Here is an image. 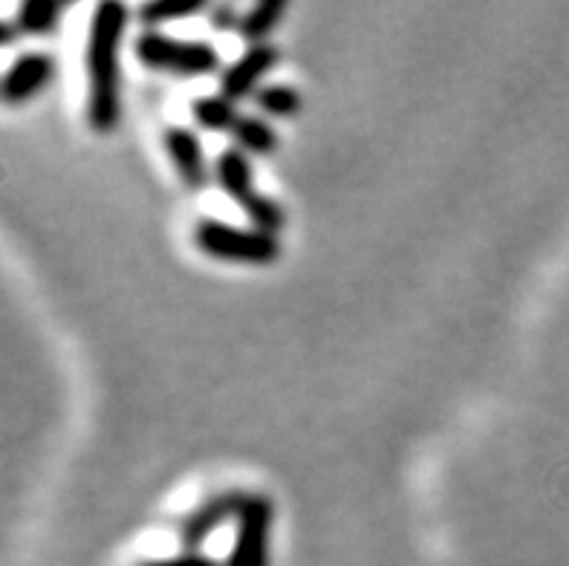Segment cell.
I'll return each mask as SVG.
<instances>
[{"label": "cell", "instance_id": "1", "mask_svg": "<svg viewBox=\"0 0 569 566\" xmlns=\"http://www.w3.org/2000/svg\"><path fill=\"white\" fill-rule=\"evenodd\" d=\"M130 12L124 3H104L96 9L90 27V50H87V70H90V122L96 130L108 133L122 119V99H119V52L128 29Z\"/></svg>", "mask_w": 569, "mask_h": 566}, {"label": "cell", "instance_id": "2", "mask_svg": "<svg viewBox=\"0 0 569 566\" xmlns=\"http://www.w3.org/2000/svg\"><path fill=\"white\" fill-rule=\"evenodd\" d=\"M194 246L211 260L234 266H272L281 260V237L258 231L252 226L206 217L194 226Z\"/></svg>", "mask_w": 569, "mask_h": 566}, {"label": "cell", "instance_id": "3", "mask_svg": "<svg viewBox=\"0 0 569 566\" xmlns=\"http://www.w3.org/2000/svg\"><path fill=\"white\" fill-rule=\"evenodd\" d=\"M137 58L151 72H168L180 79H209L214 72L226 70L211 41L173 38L162 29H144L137 38Z\"/></svg>", "mask_w": 569, "mask_h": 566}, {"label": "cell", "instance_id": "4", "mask_svg": "<svg viewBox=\"0 0 569 566\" xmlns=\"http://www.w3.org/2000/svg\"><path fill=\"white\" fill-rule=\"evenodd\" d=\"M274 503L260 491H243L234 517V540L223 566H269L272 564Z\"/></svg>", "mask_w": 569, "mask_h": 566}, {"label": "cell", "instance_id": "5", "mask_svg": "<svg viewBox=\"0 0 569 566\" xmlns=\"http://www.w3.org/2000/svg\"><path fill=\"white\" fill-rule=\"evenodd\" d=\"M214 182L243 211L246 222H260L272 215L274 200L254 188L252 157H246L238 148H226L214 159Z\"/></svg>", "mask_w": 569, "mask_h": 566}, {"label": "cell", "instance_id": "6", "mask_svg": "<svg viewBox=\"0 0 569 566\" xmlns=\"http://www.w3.org/2000/svg\"><path fill=\"white\" fill-rule=\"evenodd\" d=\"M281 64V50L274 43H260V47H246L223 72H220V96L229 101H246L263 90V81L272 76Z\"/></svg>", "mask_w": 569, "mask_h": 566}, {"label": "cell", "instance_id": "7", "mask_svg": "<svg viewBox=\"0 0 569 566\" xmlns=\"http://www.w3.org/2000/svg\"><path fill=\"white\" fill-rule=\"evenodd\" d=\"M240 497L243 491L238 488H229V491H217V495L206 497L200 506L188 512L180 520V529H177V538H180L182 549L186 553H200L202 546L214 538V532L220 526L231 524L238 517L240 509Z\"/></svg>", "mask_w": 569, "mask_h": 566}, {"label": "cell", "instance_id": "8", "mask_svg": "<svg viewBox=\"0 0 569 566\" xmlns=\"http://www.w3.org/2000/svg\"><path fill=\"white\" fill-rule=\"evenodd\" d=\"M162 145H166L168 162L177 171L182 186L188 191H206L214 177V168L209 166L206 159V148H202L200 137H197L191 128H182V125H173V128L166 130L162 137Z\"/></svg>", "mask_w": 569, "mask_h": 566}, {"label": "cell", "instance_id": "9", "mask_svg": "<svg viewBox=\"0 0 569 566\" xmlns=\"http://www.w3.org/2000/svg\"><path fill=\"white\" fill-rule=\"evenodd\" d=\"M231 139H234V148L243 151L246 157H272L281 145L274 125L258 113L240 116V122L231 130Z\"/></svg>", "mask_w": 569, "mask_h": 566}, {"label": "cell", "instance_id": "10", "mask_svg": "<svg viewBox=\"0 0 569 566\" xmlns=\"http://www.w3.org/2000/svg\"><path fill=\"white\" fill-rule=\"evenodd\" d=\"M289 12V7L283 0H260L252 9H246L243 21H240L238 36L240 41H246V47H260V43H272V32L281 27L283 14Z\"/></svg>", "mask_w": 569, "mask_h": 566}, {"label": "cell", "instance_id": "11", "mask_svg": "<svg viewBox=\"0 0 569 566\" xmlns=\"http://www.w3.org/2000/svg\"><path fill=\"white\" fill-rule=\"evenodd\" d=\"M240 110L234 101H229L226 96H197L191 101V119H194L197 128L209 130V133H229L234 130V125L240 122Z\"/></svg>", "mask_w": 569, "mask_h": 566}, {"label": "cell", "instance_id": "12", "mask_svg": "<svg viewBox=\"0 0 569 566\" xmlns=\"http://www.w3.org/2000/svg\"><path fill=\"white\" fill-rule=\"evenodd\" d=\"M254 108L258 116L274 122V119H296L303 110V96L292 85H267L254 96Z\"/></svg>", "mask_w": 569, "mask_h": 566}, {"label": "cell", "instance_id": "13", "mask_svg": "<svg viewBox=\"0 0 569 566\" xmlns=\"http://www.w3.org/2000/svg\"><path fill=\"white\" fill-rule=\"evenodd\" d=\"M211 3L206 0H194V3H171V0H162V3H148V7L139 9V21L148 29H159L166 23L186 21V18H197V14L209 12Z\"/></svg>", "mask_w": 569, "mask_h": 566}, {"label": "cell", "instance_id": "14", "mask_svg": "<svg viewBox=\"0 0 569 566\" xmlns=\"http://www.w3.org/2000/svg\"><path fill=\"white\" fill-rule=\"evenodd\" d=\"M209 21L214 32H238L240 21H243V9H238L234 3H214L209 9Z\"/></svg>", "mask_w": 569, "mask_h": 566}, {"label": "cell", "instance_id": "15", "mask_svg": "<svg viewBox=\"0 0 569 566\" xmlns=\"http://www.w3.org/2000/svg\"><path fill=\"white\" fill-rule=\"evenodd\" d=\"M139 566H223V564L211 558V555L186 553V549H182L180 555H168V558L142 560V564H139Z\"/></svg>", "mask_w": 569, "mask_h": 566}, {"label": "cell", "instance_id": "16", "mask_svg": "<svg viewBox=\"0 0 569 566\" xmlns=\"http://www.w3.org/2000/svg\"><path fill=\"white\" fill-rule=\"evenodd\" d=\"M58 18V7H29L27 9V23L36 32H50L52 23Z\"/></svg>", "mask_w": 569, "mask_h": 566}]
</instances>
